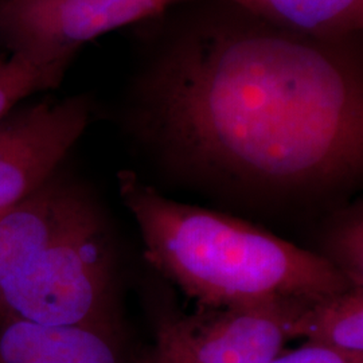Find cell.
Here are the masks:
<instances>
[{
  "label": "cell",
  "instance_id": "cell-1",
  "mask_svg": "<svg viewBox=\"0 0 363 363\" xmlns=\"http://www.w3.org/2000/svg\"><path fill=\"white\" fill-rule=\"evenodd\" d=\"M136 125L183 169L267 190H316L362 169L355 69L304 39L218 27L177 42L144 79Z\"/></svg>",
  "mask_w": 363,
  "mask_h": 363
},
{
  "label": "cell",
  "instance_id": "cell-2",
  "mask_svg": "<svg viewBox=\"0 0 363 363\" xmlns=\"http://www.w3.org/2000/svg\"><path fill=\"white\" fill-rule=\"evenodd\" d=\"M118 190L138 222L145 259L198 307L315 301L352 286L323 256L230 216L169 199L132 171L118 174Z\"/></svg>",
  "mask_w": 363,
  "mask_h": 363
},
{
  "label": "cell",
  "instance_id": "cell-3",
  "mask_svg": "<svg viewBox=\"0 0 363 363\" xmlns=\"http://www.w3.org/2000/svg\"><path fill=\"white\" fill-rule=\"evenodd\" d=\"M104 222L78 186L52 177L0 214V306L37 325L118 335Z\"/></svg>",
  "mask_w": 363,
  "mask_h": 363
},
{
  "label": "cell",
  "instance_id": "cell-4",
  "mask_svg": "<svg viewBox=\"0 0 363 363\" xmlns=\"http://www.w3.org/2000/svg\"><path fill=\"white\" fill-rule=\"evenodd\" d=\"M312 301H269L191 315L164 313L156 325L151 363H271L292 339L300 311Z\"/></svg>",
  "mask_w": 363,
  "mask_h": 363
},
{
  "label": "cell",
  "instance_id": "cell-5",
  "mask_svg": "<svg viewBox=\"0 0 363 363\" xmlns=\"http://www.w3.org/2000/svg\"><path fill=\"white\" fill-rule=\"evenodd\" d=\"M179 0H0V34L42 66L65 73L78 49L105 33L142 21ZM271 18L264 0H234Z\"/></svg>",
  "mask_w": 363,
  "mask_h": 363
},
{
  "label": "cell",
  "instance_id": "cell-6",
  "mask_svg": "<svg viewBox=\"0 0 363 363\" xmlns=\"http://www.w3.org/2000/svg\"><path fill=\"white\" fill-rule=\"evenodd\" d=\"M89 120L85 97L40 101L0 120V214L57 175Z\"/></svg>",
  "mask_w": 363,
  "mask_h": 363
},
{
  "label": "cell",
  "instance_id": "cell-7",
  "mask_svg": "<svg viewBox=\"0 0 363 363\" xmlns=\"http://www.w3.org/2000/svg\"><path fill=\"white\" fill-rule=\"evenodd\" d=\"M0 363H125L118 335L27 322L0 308Z\"/></svg>",
  "mask_w": 363,
  "mask_h": 363
},
{
  "label": "cell",
  "instance_id": "cell-8",
  "mask_svg": "<svg viewBox=\"0 0 363 363\" xmlns=\"http://www.w3.org/2000/svg\"><path fill=\"white\" fill-rule=\"evenodd\" d=\"M291 335L363 358V286L307 304L292 325Z\"/></svg>",
  "mask_w": 363,
  "mask_h": 363
},
{
  "label": "cell",
  "instance_id": "cell-9",
  "mask_svg": "<svg viewBox=\"0 0 363 363\" xmlns=\"http://www.w3.org/2000/svg\"><path fill=\"white\" fill-rule=\"evenodd\" d=\"M273 19L316 34L361 27L363 0H264Z\"/></svg>",
  "mask_w": 363,
  "mask_h": 363
},
{
  "label": "cell",
  "instance_id": "cell-10",
  "mask_svg": "<svg viewBox=\"0 0 363 363\" xmlns=\"http://www.w3.org/2000/svg\"><path fill=\"white\" fill-rule=\"evenodd\" d=\"M64 74L52 66L35 64L21 52H13L9 60L0 57V120L27 96L57 86Z\"/></svg>",
  "mask_w": 363,
  "mask_h": 363
},
{
  "label": "cell",
  "instance_id": "cell-11",
  "mask_svg": "<svg viewBox=\"0 0 363 363\" xmlns=\"http://www.w3.org/2000/svg\"><path fill=\"white\" fill-rule=\"evenodd\" d=\"M325 259L352 286H363L362 206L355 205L337 217L325 234Z\"/></svg>",
  "mask_w": 363,
  "mask_h": 363
},
{
  "label": "cell",
  "instance_id": "cell-12",
  "mask_svg": "<svg viewBox=\"0 0 363 363\" xmlns=\"http://www.w3.org/2000/svg\"><path fill=\"white\" fill-rule=\"evenodd\" d=\"M271 363H363V358L307 342L296 350L280 352Z\"/></svg>",
  "mask_w": 363,
  "mask_h": 363
},
{
  "label": "cell",
  "instance_id": "cell-13",
  "mask_svg": "<svg viewBox=\"0 0 363 363\" xmlns=\"http://www.w3.org/2000/svg\"><path fill=\"white\" fill-rule=\"evenodd\" d=\"M0 308H1V306H0Z\"/></svg>",
  "mask_w": 363,
  "mask_h": 363
}]
</instances>
